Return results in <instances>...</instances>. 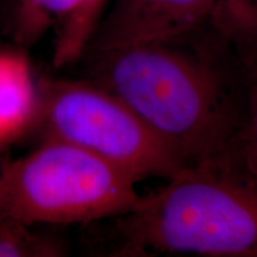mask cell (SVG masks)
Returning <instances> with one entry per match:
<instances>
[{
    "label": "cell",
    "instance_id": "cell-9",
    "mask_svg": "<svg viewBox=\"0 0 257 257\" xmlns=\"http://www.w3.org/2000/svg\"><path fill=\"white\" fill-rule=\"evenodd\" d=\"M213 27L240 53L257 51V0H218Z\"/></svg>",
    "mask_w": 257,
    "mask_h": 257
},
{
    "label": "cell",
    "instance_id": "cell-3",
    "mask_svg": "<svg viewBox=\"0 0 257 257\" xmlns=\"http://www.w3.org/2000/svg\"><path fill=\"white\" fill-rule=\"evenodd\" d=\"M138 180L101 157L55 138L0 161V208L28 226L98 224L143 201Z\"/></svg>",
    "mask_w": 257,
    "mask_h": 257
},
{
    "label": "cell",
    "instance_id": "cell-2",
    "mask_svg": "<svg viewBox=\"0 0 257 257\" xmlns=\"http://www.w3.org/2000/svg\"><path fill=\"white\" fill-rule=\"evenodd\" d=\"M166 182L134 211L101 221L106 255L257 257V172L240 149Z\"/></svg>",
    "mask_w": 257,
    "mask_h": 257
},
{
    "label": "cell",
    "instance_id": "cell-1",
    "mask_svg": "<svg viewBox=\"0 0 257 257\" xmlns=\"http://www.w3.org/2000/svg\"><path fill=\"white\" fill-rule=\"evenodd\" d=\"M188 41V40H187ZM187 41L91 54L92 81L117 95L186 167L239 149L245 104L242 56Z\"/></svg>",
    "mask_w": 257,
    "mask_h": 257
},
{
    "label": "cell",
    "instance_id": "cell-6",
    "mask_svg": "<svg viewBox=\"0 0 257 257\" xmlns=\"http://www.w3.org/2000/svg\"><path fill=\"white\" fill-rule=\"evenodd\" d=\"M40 82L27 56L18 49H0V152L35 127Z\"/></svg>",
    "mask_w": 257,
    "mask_h": 257
},
{
    "label": "cell",
    "instance_id": "cell-7",
    "mask_svg": "<svg viewBox=\"0 0 257 257\" xmlns=\"http://www.w3.org/2000/svg\"><path fill=\"white\" fill-rule=\"evenodd\" d=\"M108 2L110 0H79L72 15L55 31L51 54L54 68L68 67L85 56Z\"/></svg>",
    "mask_w": 257,
    "mask_h": 257
},
{
    "label": "cell",
    "instance_id": "cell-5",
    "mask_svg": "<svg viewBox=\"0 0 257 257\" xmlns=\"http://www.w3.org/2000/svg\"><path fill=\"white\" fill-rule=\"evenodd\" d=\"M218 0H112L85 55L179 43L213 25Z\"/></svg>",
    "mask_w": 257,
    "mask_h": 257
},
{
    "label": "cell",
    "instance_id": "cell-8",
    "mask_svg": "<svg viewBox=\"0 0 257 257\" xmlns=\"http://www.w3.org/2000/svg\"><path fill=\"white\" fill-rule=\"evenodd\" d=\"M78 3L79 0H16L14 36L17 44L32 46L51 29L56 31Z\"/></svg>",
    "mask_w": 257,
    "mask_h": 257
},
{
    "label": "cell",
    "instance_id": "cell-10",
    "mask_svg": "<svg viewBox=\"0 0 257 257\" xmlns=\"http://www.w3.org/2000/svg\"><path fill=\"white\" fill-rule=\"evenodd\" d=\"M62 251L60 243L0 208V257H54L61 256Z\"/></svg>",
    "mask_w": 257,
    "mask_h": 257
},
{
    "label": "cell",
    "instance_id": "cell-11",
    "mask_svg": "<svg viewBox=\"0 0 257 257\" xmlns=\"http://www.w3.org/2000/svg\"><path fill=\"white\" fill-rule=\"evenodd\" d=\"M242 59L245 67V104L239 149L257 172V53L243 55Z\"/></svg>",
    "mask_w": 257,
    "mask_h": 257
},
{
    "label": "cell",
    "instance_id": "cell-4",
    "mask_svg": "<svg viewBox=\"0 0 257 257\" xmlns=\"http://www.w3.org/2000/svg\"><path fill=\"white\" fill-rule=\"evenodd\" d=\"M35 127L101 157L138 181L169 180L186 166L113 93L92 80L40 81Z\"/></svg>",
    "mask_w": 257,
    "mask_h": 257
}]
</instances>
